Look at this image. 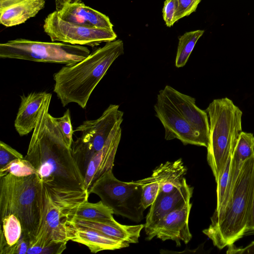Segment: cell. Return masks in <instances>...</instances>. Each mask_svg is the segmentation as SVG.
<instances>
[{
	"mask_svg": "<svg viewBox=\"0 0 254 254\" xmlns=\"http://www.w3.org/2000/svg\"><path fill=\"white\" fill-rule=\"evenodd\" d=\"M52 94L42 105L26 155L53 201L67 215L87 201L89 193L70 147L50 114Z\"/></svg>",
	"mask_w": 254,
	"mask_h": 254,
	"instance_id": "1",
	"label": "cell"
},
{
	"mask_svg": "<svg viewBox=\"0 0 254 254\" xmlns=\"http://www.w3.org/2000/svg\"><path fill=\"white\" fill-rule=\"evenodd\" d=\"M124 53L120 39L106 42L82 61L65 65L53 76L54 92L63 107L76 103L84 109L93 90L113 62Z\"/></svg>",
	"mask_w": 254,
	"mask_h": 254,
	"instance_id": "2",
	"label": "cell"
},
{
	"mask_svg": "<svg viewBox=\"0 0 254 254\" xmlns=\"http://www.w3.org/2000/svg\"><path fill=\"white\" fill-rule=\"evenodd\" d=\"M254 193V155L243 164L232 195L223 210L212 216L202 232L222 249L247 234L251 221Z\"/></svg>",
	"mask_w": 254,
	"mask_h": 254,
	"instance_id": "3",
	"label": "cell"
},
{
	"mask_svg": "<svg viewBox=\"0 0 254 254\" xmlns=\"http://www.w3.org/2000/svg\"><path fill=\"white\" fill-rule=\"evenodd\" d=\"M46 207L45 186L38 174L16 177L8 174L0 177V219L16 215L23 232L32 240L37 235Z\"/></svg>",
	"mask_w": 254,
	"mask_h": 254,
	"instance_id": "4",
	"label": "cell"
},
{
	"mask_svg": "<svg viewBox=\"0 0 254 254\" xmlns=\"http://www.w3.org/2000/svg\"><path fill=\"white\" fill-rule=\"evenodd\" d=\"M205 110L209 123L207 160L216 182L242 132L243 113L227 97L213 100Z\"/></svg>",
	"mask_w": 254,
	"mask_h": 254,
	"instance_id": "5",
	"label": "cell"
},
{
	"mask_svg": "<svg viewBox=\"0 0 254 254\" xmlns=\"http://www.w3.org/2000/svg\"><path fill=\"white\" fill-rule=\"evenodd\" d=\"M84 46L16 39L0 44V58L70 65L89 56Z\"/></svg>",
	"mask_w": 254,
	"mask_h": 254,
	"instance_id": "6",
	"label": "cell"
},
{
	"mask_svg": "<svg viewBox=\"0 0 254 254\" xmlns=\"http://www.w3.org/2000/svg\"><path fill=\"white\" fill-rule=\"evenodd\" d=\"M88 191L89 194L97 195L114 214L137 223L144 218L142 186L136 181H121L115 177L112 170H110L92 185Z\"/></svg>",
	"mask_w": 254,
	"mask_h": 254,
	"instance_id": "7",
	"label": "cell"
},
{
	"mask_svg": "<svg viewBox=\"0 0 254 254\" xmlns=\"http://www.w3.org/2000/svg\"><path fill=\"white\" fill-rule=\"evenodd\" d=\"M123 116L119 105L110 104L99 118L85 121L74 131L81 132L70 148L83 177L91 158L103 148L115 126L122 123Z\"/></svg>",
	"mask_w": 254,
	"mask_h": 254,
	"instance_id": "8",
	"label": "cell"
},
{
	"mask_svg": "<svg viewBox=\"0 0 254 254\" xmlns=\"http://www.w3.org/2000/svg\"><path fill=\"white\" fill-rule=\"evenodd\" d=\"M43 28L52 42L92 47L115 40L117 37L113 29L88 27L65 21L56 11L46 17Z\"/></svg>",
	"mask_w": 254,
	"mask_h": 254,
	"instance_id": "9",
	"label": "cell"
},
{
	"mask_svg": "<svg viewBox=\"0 0 254 254\" xmlns=\"http://www.w3.org/2000/svg\"><path fill=\"white\" fill-rule=\"evenodd\" d=\"M154 109L156 116L164 127L166 140L178 139L184 145L191 144L206 147L198 134L162 89L157 94Z\"/></svg>",
	"mask_w": 254,
	"mask_h": 254,
	"instance_id": "10",
	"label": "cell"
},
{
	"mask_svg": "<svg viewBox=\"0 0 254 254\" xmlns=\"http://www.w3.org/2000/svg\"><path fill=\"white\" fill-rule=\"evenodd\" d=\"M191 206L190 201L168 213L146 232V239L156 237L163 241L171 240L178 247L181 246V241L188 244L192 238L189 226Z\"/></svg>",
	"mask_w": 254,
	"mask_h": 254,
	"instance_id": "11",
	"label": "cell"
},
{
	"mask_svg": "<svg viewBox=\"0 0 254 254\" xmlns=\"http://www.w3.org/2000/svg\"><path fill=\"white\" fill-rule=\"evenodd\" d=\"M56 11L63 20L80 25L113 29L108 16L86 5L81 0H55Z\"/></svg>",
	"mask_w": 254,
	"mask_h": 254,
	"instance_id": "12",
	"label": "cell"
},
{
	"mask_svg": "<svg viewBox=\"0 0 254 254\" xmlns=\"http://www.w3.org/2000/svg\"><path fill=\"white\" fill-rule=\"evenodd\" d=\"M162 90L198 134L207 147L209 123L206 110L197 106L195 98L179 92L170 85H166Z\"/></svg>",
	"mask_w": 254,
	"mask_h": 254,
	"instance_id": "13",
	"label": "cell"
},
{
	"mask_svg": "<svg viewBox=\"0 0 254 254\" xmlns=\"http://www.w3.org/2000/svg\"><path fill=\"white\" fill-rule=\"evenodd\" d=\"M121 124L119 123L115 126L103 148L93 155L87 165L84 182L85 189L88 191L98 178L109 170L113 169L121 139Z\"/></svg>",
	"mask_w": 254,
	"mask_h": 254,
	"instance_id": "14",
	"label": "cell"
},
{
	"mask_svg": "<svg viewBox=\"0 0 254 254\" xmlns=\"http://www.w3.org/2000/svg\"><path fill=\"white\" fill-rule=\"evenodd\" d=\"M193 188L188 184L185 178L182 184L168 193L159 192L150 206L144 224L145 232L148 231L158 222L170 212L190 201Z\"/></svg>",
	"mask_w": 254,
	"mask_h": 254,
	"instance_id": "15",
	"label": "cell"
},
{
	"mask_svg": "<svg viewBox=\"0 0 254 254\" xmlns=\"http://www.w3.org/2000/svg\"><path fill=\"white\" fill-rule=\"evenodd\" d=\"M45 212L38 237L46 243L70 241L68 217L52 199L45 186Z\"/></svg>",
	"mask_w": 254,
	"mask_h": 254,
	"instance_id": "16",
	"label": "cell"
},
{
	"mask_svg": "<svg viewBox=\"0 0 254 254\" xmlns=\"http://www.w3.org/2000/svg\"><path fill=\"white\" fill-rule=\"evenodd\" d=\"M67 223L74 226L97 230L129 244L138 242L140 232L144 227V224L123 225L117 222L114 218L85 219L71 218L68 219Z\"/></svg>",
	"mask_w": 254,
	"mask_h": 254,
	"instance_id": "17",
	"label": "cell"
},
{
	"mask_svg": "<svg viewBox=\"0 0 254 254\" xmlns=\"http://www.w3.org/2000/svg\"><path fill=\"white\" fill-rule=\"evenodd\" d=\"M69 235L70 241L86 246L93 253L120 249L130 245L97 230L71 225H69Z\"/></svg>",
	"mask_w": 254,
	"mask_h": 254,
	"instance_id": "18",
	"label": "cell"
},
{
	"mask_svg": "<svg viewBox=\"0 0 254 254\" xmlns=\"http://www.w3.org/2000/svg\"><path fill=\"white\" fill-rule=\"evenodd\" d=\"M46 92H32L20 96L21 102L14 121L15 130L21 136L29 133L35 128Z\"/></svg>",
	"mask_w": 254,
	"mask_h": 254,
	"instance_id": "19",
	"label": "cell"
},
{
	"mask_svg": "<svg viewBox=\"0 0 254 254\" xmlns=\"http://www.w3.org/2000/svg\"><path fill=\"white\" fill-rule=\"evenodd\" d=\"M187 172V168L180 158L173 162L167 161L161 164L147 178L160 184L159 192L168 193L182 184Z\"/></svg>",
	"mask_w": 254,
	"mask_h": 254,
	"instance_id": "20",
	"label": "cell"
},
{
	"mask_svg": "<svg viewBox=\"0 0 254 254\" xmlns=\"http://www.w3.org/2000/svg\"><path fill=\"white\" fill-rule=\"evenodd\" d=\"M47 0H25L0 12V22L6 27L24 23L42 9Z\"/></svg>",
	"mask_w": 254,
	"mask_h": 254,
	"instance_id": "21",
	"label": "cell"
},
{
	"mask_svg": "<svg viewBox=\"0 0 254 254\" xmlns=\"http://www.w3.org/2000/svg\"><path fill=\"white\" fill-rule=\"evenodd\" d=\"M254 155V136L252 133L242 131L234 150L231 161L229 188L235 187L243 163Z\"/></svg>",
	"mask_w": 254,
	"mask_h": 254,
	"instance_id": "22",
	"label": "cell"
},
{
	"mask_svg": "<svg viewBox=\"0 0 254 254\" xmlns=\"http://www.w3.org/2000/svg\"><path fill=\"white\" fill-rule=\"evenodd\" d=\"M113 214H114L113 210L102 200L97 203H91L87 201L81 203L71 211L67 215V217L68 219H113Z\"/></svg>",
	"mask_w": 254,
	"mask_h": 254,
	"instance_id": "23",
	"label": "cell"
},
{
	"mask_svg": "<svg viewBox=\"0 0 254 254\" xmlns=\"http://www.w3.org/2000/svg\"><path fill=\"white\" fill-rule=\"evenodd\" d=\"M204 31L197 30L187 32L180 37L175 59V66L178 68L187 64L197 41Z\"/></svg>",
	"mask_w": 254,
	"mask_h": 254,
	"instance_id": "24",
	"label": "cell"
},
{
	"mask_svg": "<svg viewBox=\"0 0 254 254\" xmlns=\"http://www.w3.org/2000/svg\"><path fill=\"white\" fill-rule=\"evenodd\" d=\"M2 232L6 244L9 246L15 245L19 240L23 229L20 221L14 214H9L1 218Z\"/></svg>",
	"mask_w": 254,
	"mask_h": 254,
	"instance_id": "25",
	"label": "cell"
},
{
	"mask_svg": "<svg viewBox=\"0 0 254 254\" xmlns=\"http://www.w3.org/2000/svg\"><path fill=\"white\" fill-rule=\"evenodd\" d=\"M8 174L16 177H25L38 173L28 160L23 158L14 160L0 169V177Z\"/></svg>",
	"mask_w": 254,
	"mask_h": 254,
	"instance_id": "26",
	"label": "cell"
},
{
	"mask_svg": "<svg viewBox=\"0 0 254 254\" xmlns=\"http://www.w3.org/2000/svg\"><path fill=\"white\" fill-rule=\"evenodd\" d=\"M142 186L141 202L145 209L150 206L157 196L160 185L157 182L148 180L147 178L136 181Z\"/></svg>",
	"mask_w": 254,
	"mask_h": 254,
	"instance_id": "27",
	"label": "cell"
},
{
	"mask_svg": "<svg viewBox=\"0 0 254 254\" xmlns=\"http://www.w3.org/2000/svg\"><path fill=\"white\" fill-rule=\"evenodd\" d=\"M232 154H231L217 181V204L215 210H218L224 201L229 186Z\"/></svg>",
	"mask_w": 254,
	"mask_h": 254,
	"instance_id": "28",
	"label": "cell"
},
{
	"mask_svg": "<svg viewBox=\"0 0 254 254\" xmlns=\"http://www.w3.org/2000/svg\"><path fill=\"white\" fill-rule=\"evenodd\" d=\"M32 241L30 237L22 232L19 240L15 245L9 246L6 244L4 236L0 232V254H27Z\"/></svg>",
	"mask_w": 254,
	"mask_h": 254,
	"instance_id": "29",
	"label": "cell"
},
{
	"mask_svg": "<svg viewBox=\"0 0 254 254\" xmlns=\"http://www.w3.org/2000/svg\"><path fill=\"white\" fill-rule=\"evenodd\" d=\"M53 118L60 129L65 142L71 147L73 141L72 135L74 131L71 123L69 110L67 109L62 117L60 118L53 117Z\"/></svg>",
	"mask_w": 254,
	"mask_h": 254,
	"instance_id": "30",
	"label": "cell"
},
{
	"mask_svg": "<svg viewBox=\"0 0 254 254\" xmlns=\"http://www.w3.org/2000/svg\"><path fill=\"white\" fill-rule=\"evenodd\" d=\"M177 8L174 18L175 22L194 12L201 0H176Z\"/></svg>",
	"mask_w": 254,
	"mask_h": 254,
	"instance_id": "31",
	"label": "cell"
},
{
	"mask_svg": "<svg viewBox=\"0 0 254 254\" xmlns=\"http://www.w3.org/2000/svg\"><path fill=\"white\" fill-rule=\"evenodd\" d=\"M23 158L20 152L2 141H0V169L14 160Z\"/></svg>",
	"mask_w": 254,
	"mask_h": 254,
	"instance_id": "32",
	"label": "cell"
},
{
	"mask_svg": "<svg viewBox=\"0 0 254 254\" xmlns=\"http://www.w3.org/2000/svg\"><path fill=\"white\" fill-rule=\"evenodd\" d=\"M177 8L176 0H165L162 10L163 18L167 26L170 27L175 23L174 18Z\"/></svg>",
	"mask_w": 254,
	"mask_h": 254,
	"instance_id": "33",
	"label": "cell"
},
{
	"mask_svg": "<svg viewBox=\"0 0 254 254\" xmlns=\"http://www.w3.org/2000/svg\"><path fill=\"white\" fill-rule=\"evenodd\" d=\"M228 247L227 254H254V241L244 248H237L234 244Z\"/></svg>",
	"mask_w": 254,
	"mask_h": 254,
	"instance_id": "34",
	"label": "cell"
},
{
	"mask_svg": "<svg viewBox=\"0 0 254 254\" xmlns=\"http://www.w3.org/2000/svg\"><path fill=\"white\" fill-rule=\"evenodd\" d=\"M24 0H0V12Z\"/></svg>",
	"mask_w": 254,
	"mask_h": 254,
	"instance_id": "35",
	"label": "cell"
},
{
	"mask_svg": "<svg viewBox=\"0 0 254 254\" xmlns=\"http://www.w3.org/2000/svg\"><path fill=\"white\" fill-rule=\"evenodd\" d=\"M247 233H254V193L252 212L251 221Z\"/></svg>",
	"mask_w": 254,
	"mask_h": 254,
	"instance_id": "36",
	"label": "cell"
}]
</instances>
